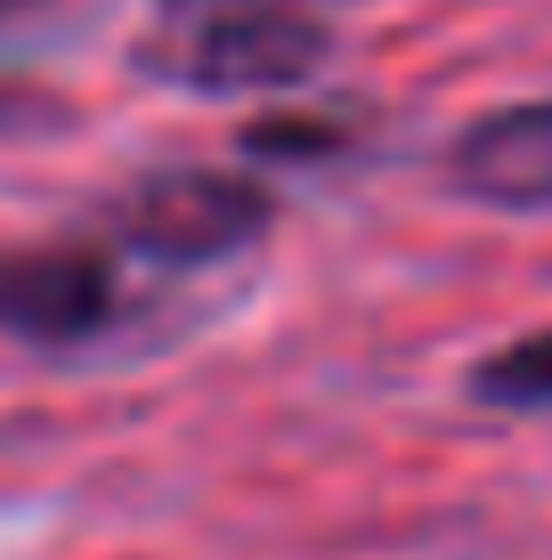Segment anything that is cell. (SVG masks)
<instances>
[{
	"mask_svg": "<svg viewBox=\"0 0 552 560\" xmlns=\"http://www.w3.org/2000/svg\"><path fill=\"white\" fill-rule=\"evenodd\" d=\"M333 57V25L309 0H155L130 42V73L187 98H260L301 90Z\"/></svg>",
	"mask_w": 552,
	"mask_h": 560,
	"instance_id": "cell-1",
	"label": "cell"
},
{
	"mask_svg": "<svg viewBox=\"0 0 552 560\" xmlns=\"http://www.w3.org/2000/svg\"><path fill=\"white\" fill-rule=\"evenodd\" d=\"M269 228H277V187L244 179V171H220V163L139 171L130 187H114L98 203V236L130 268H155V277L220 268V260L252 253Z\"/></svg>",
	"mask_w": 552,
	"mask_h": 560,
	"instance_id": "cell-2",
	"label": "cell"
},
{
	"mask_svg": "<svg viewBox=\"0 0 552 560\" xmlns=\"http://www.w3.org/2000/svg\"><path fill=\"white\" fill-rule=\"evenodd\" d=\"M130 317V260L90 228V236L9 244L0 253V341L16 350H98Z\"/></svg>",
	"mask_w": 552,
	"mask_h": 560,
	"instance_id": "cell-3",
	"label": "cell"
},
{
	"mask_svg": "<svg viewBox=\"0 0 552 560\" xmlns=\"http://www.w3.org/2000/svg\"><path fill=\"white\" fill-rule=\"evenodd\" d=\"M447 187L504 220H552V90L496 106L447 139Z\"/></svg>",
	"mask_w": 552,
	"mask_h": 560,
	"instance_id": "cell-4",
	"label": "cell"
},
{
	"mask_svg": "<svg viewBox=\"0 0 552 560\" xmlns=\"http://www.w3.org/2000/svg\"><path fill=\"white\" fill-rule=\"evenodd\" d=\"M471 398L496 407V415H544L552 407V325L504 341V350H488L480 365H471Z\"/></svg>",
	"mask_w": 552,
	"mask_h": 560,
	"instance_id": "cell-5",
	"label": "cell"
},
{
	"mask_svg": "<svg viewBox=\"0 0 552 560\" xmlns=\"http://www.w3.org/2000/svg\"><path fill=\"white\" fill-rule=\"evenodd\" d=\"M33 122H57V98H42L33 82H0V130H33Z\"/></svg>",
	"mask_w": 552,
	"mask_h": 560,
	"instance_id": "cell-6",
	"label": "cell"
},
{
	"mask_svg": "<svg viewBox=\"0 0 552 560\" xmlns=\"http://www.w3.org/2000/svg\"><path fill=\"white\" fill-rule=\"evenodd\" d=\"M42 0H0V25H16V16H33Z\"/></svg>",
	"mask_w": 552,
	"mask_h": 560,
	"instance_id": "cell-7",
	"label": "cell"
},
{
	"mask_svg": "<svg viewBox=\"0 0 552 560\" xmlns=\"http://www.w3.org/2000/svg\"><path fill=\"white\" fill-rule=\"evenodd\" d=\"M309 9H317V0H309Z\"/></svg>",
	"mask_w": 552,
	"mask_h": 560,
	"instance_id": "cell-8",
	"label": "cell"
}]
</instances>
